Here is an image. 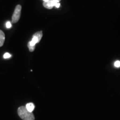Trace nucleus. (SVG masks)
Wrapping results in <instances>:
<instances>
[{
    "mask_svg": "<svg viewBox=\"0 0 120 120\" xmlns=\"http://www.w3.org/2000/svg\"><path fill=\"white\" fill-rule=\"evenodd\" d=\"M18 114L23 120H34V114L28 111L26 106H21L18 109Z\"/></svg>",
    "mask_w": 120,
    "mask_h": 120,
    "instance_id": "f257e3e1",
    "label": "nucleus"
},
{
    "mask_svg": "<svg viewBox=\"0 0 120 120\" xmlns=\"http://www.w3.org/2000/svg\"><path fill=\"white\" fill-rule=\"evenodd\" d=\"M21 9V6L19 5V4L16 7V8L15 9L14 12H13V14L12 15V23H16V22L19 21V18H20Z\"/></svg>",
    "mask_w": 120,
    "mask_h": 120,
    "instance_id": "f03ea898",
    "label": "nucleus"
},
{
    "mask_svg": "<svg viewBox=\"0 0 120 120\" xmlns=\"http://www.w3.org/2000/svg\"><path fill=\"white\" fill-rule=\"evenodd\" d=\"M58 1L56 0H53V1H49L47 2H44L43 4V6L45 8L47 9H52L54 6H55V5L58 3H59Z\"/></svg>",
    "mask_w": 120,
    "mask_h": 120,
    "instance_id": "7ed1b4c3",
    "label": "nucleus"
},
{
    "mask_svg": "<svg viewBox=\"0 0 120 120\" xmlns=\"http://www.w3.org/2000/svg\"><path fill=\"white\" fill-rule=\"evenodd\" d=\"M4 40H5V36L2 31L0 30V47H2L4 45Z\"/></svg>",
    "mask_w": 120,
    "mask_h": 120,
    "instance_id": "20e7f679",
    "label": "nucleus"
},
{
    "mask_svg": "<svg viewBox=\"0 0 120 120\" xmlns=\"http://www.w3.org/2000/svg\"><path fill=\"white\" fill-rule=\"evenodd\" d=\"M26 109L28 111L30 112H32L34 110L35 107H34V103H27V104H26Z\"/></svg>",
    "mask_w": 120,
    "mask_h": 120,
    "instance_id": "39448f33",
    "label": "nucleus"
},
{
    "mask_svg": "<svg viewBox=\"0 0 120 120\" xmlns=\"http://www.w3.org/2000/svg\"><path fill=\"white\" fill-rule=\"evenodd\" d=\"M42 31H39V32H37L36 33H35L34 35H33V37H36L38 38L39 42L40 41L42 37Z\"/></svg>",
    "mask_w": 120,
    "mask_h": 120,
    "instance_id": "423d86ee",
    "label": "nucleus"
},
{
    "mask_svg": "<svg viewBox=\"0 0 120 120\" xmlns=\"http://www.w3.org/2000/svg\"><path fill=\"white\" fill-rule=\"evenodd\" d=\"M28 47L30 51L31 52H33L34 50V49H35V46H32V45H30V43L29 42L28 43Z\"/></svg>",
    "mask_w": 120,
    "mask_h": 120,
    "instance_id": "0eeeda50",
    "label": "nucleus"
},
{
    "mask_svg": "<svg viewBox=\"0 0 120 120\" xmlns=\"http://www.w3.org/2000/svg\"><path fill=\"white\" fill-rule=\"evenodd\" d=\"M11 57V55H10V53H5L4 54V58H10V57Z\"/></svg>",
    "mask_w": 120,
    "mask_h": 120,
    "instance_id": "6e6552de",
    "label": "nucleus"
},
{
    "mask_svg": "<svg viewBox=\"0 0 120 120\" xmlns=\"http://www.w3.org/2000/svg\"><path fill=\"white\" fill-rule=\"evenodd\" d=\"M115 66L117 67V68L120 67V61H116V62H115Z\"/></svg>",
    "mask_w": 120,
    "mask_h": 120,
    "instance_id": "1a4fd4ad",
    "label": "nucleus"
},
{
    "mask_svg": "<svg viewBox=\"0 0 120 120\" xmlns=\"http://www.w3.org/2000/svg\"><path fill=\"white\" fill-rule=\"evenodd\" d=\"M6 25V27L7 28H11V27H12V25H11V22H10V21L7 22Z\"/></svg>",
    "mask_w": 120,
    "mask_h": 120,
    "instance_id": "9d476101",
    "label": "nucleus"
},
{
    "mask_svg": "<svg viewBox=\"0 0 120 120\" xmlns=\"http://www.w3.org/2000/svg\"><path fill=\"white\" fill-rule=\"evenodd\" d=\"M60 6V3H58V4H57L56 5H55V7H56V8H59Z\"/></svg>",
    "mask_w": 120,
    "mask_h": 120,
    "instance_id": "9b49d317",
    "label": "nucleus"
},
{
    "mask_svg": "<svg viewBox=\"0 0 120 120\" xmlns=\"http://www.w3.org/2000/svg\"><path fill=\"white\" fill-rule=\"evenodd\" d=\"M49 1H53V0H49ZM56 1H58V2H60V1H61V0H56Z\"/></svg>",
    "mask_w": 120,
    "mask_h": 120,
    "instance_id": "f8f14e48",
    "label": "nucleus"
},
{
    "mask_svg": "<svg viewBox=\"0 0 120 120\" xmlns=\"http://www.w3.org/2000/svg\"><path fill=\"white\" fill-rule=\"evenodd\" d=\"M44 2H47V1H49V0H43Z\"/></svg>",
    "mask_w": 120,
    "mask_h": 120,
    "instance_id": "ddd939ff",
    "label": "nucleus"
}]
</instances>
